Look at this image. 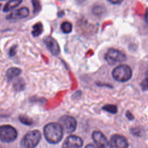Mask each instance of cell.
I'll return each mask as SVG.
<instances>
[{
    "label": "cell",
    "mask_w": 148,
    "mask_h": 148,
    "mask_svg": "<svg viewBox=\"0 0 148 148\" xmlns=\"http://www.w3.org/2000/svg\"><path fill=\"white\" fill-rule=\"evenodd\" d=\"M125 116H126V117H127V119L129 120H134V115L131 113V112H130V111H127V112H126V113H125Z\"/></svg>",
    "instance_id": "obj_22"
},
{
    "label": "cell",
    "mask_w": 148,
    "mask_h": 148,
    "mask_svg": "<svg viewBox=\"0 0 148 148\" xmlns=\"http://www.w3.org/2000/svg\"><path fill=\"white\" fill-rule=\"evenodd\" d=\"M43 134L46 140L49 143L57 144L62 140L64 131L59 123H50L45 126Z\"/></svg>",
    "instance_id": "obj_1"
},
{
    "label": "cell",
    "mask_w": 148,
    "mask_h": 148,
    "mask_svg": "<svg viewBox=\"0 0 148 148\" xmlns=\"http://www.w3.org/2000/svg\"><path fill=\"white\" fill-rule=\"evenodd\" d=\"M105 59L109 65H113L125 61L127 57L125 54L121 51L111 48L106 53Z\"/></svg>",
    "instance_id": "obj_5"
},
{
    "label": "cell",
    "mask_w": 148,
    "mask_h": 148,
    "mask_svg": "<svg viewBox=\"0 0 148 148\" xmlns=\"http://www.w3.org/2000/svg\"><path fill=\"white\" fill-rule=\"evenodd\" d=\"M92 12L96 16H101L106 12V9L102 5H96L93 7Z\"/></svg>",
    "instance_id": "obj_16"
},
{
    "label": "cell",
    "mask_w": 148,
    "mask_h": 148,
    "mask_svg": "<svg viewBox=\"0 0 148 148\" xmlns=\"http://www.w3.org/2000/svg\"><path fill=\"white\" fill-rule=\"evenodd\" d=\"M132 75L131 68L127 65L122 64L113 69L112 75L113 79L119 82H125L129 80Z\"/></svg>",
    "instance_id": "obj_3"
},
{
    "label": "cell",
    "mask_w": 148,
    "mask_h": 148,
    "mask_svg": "<svg viewBox=\"0 0 148 148\" xmlns=\"http://www.w3.org/2000/svg\"><path fill=\"white\" fill-rule=\"evenodd\" d=\"M32 5L33 6V12L34 13H39L42 9V6L39 0H31Z\"/></svg>",
    "instance_id": "obj_20"
},
{
    "label": "cell",
    "mask_w": 148,
    "mask_h": 148,
    "mask_svg": "<svg viewBox=\"0 0 148 148\" xmlns=\"http://www.w3.org/2000/svg\"><path fill=\"white\" fill-rule=\"evenodd\" d=\"M18 119L22 124L26 125H31L33 124V120L30 117L25 115H20Z\"/></svg>",
    "instance_id": "obj_19"
},
{
    "label": "cell",
    "mask_w": 148,
    "mask_h": 148,
    "mask_svg": "<svg viewBox=\"0 0 148 148\" xmlns=\"http://www.w3.org/2000/svg\"><path fill=\"white\" fill-rule=\"evenodd\" d=\"M43 25L41 23L39 22L33 25L32 31L31 33L34 37H37L43 32Z\"/></svg>",
    "instance_id": "obj_15"
},
{
    "label": "cell",
    "mask_w": 148,
    "mask_h": 148,
    "mask_svg": "<svg viewBox=\"0 0 148 148\" xmlns=\"http://www.w3.org/2000/svg\"><path fill=\"white\" fill-rule=\"evenodd\" d=\"M43 41L47 49L53 55L58 56L60 54V46L55 39L50 36H46L43 38Z\"/></svg>",
    "instance_id": "obj_7"
},
{
    "label": "cell",
    "mask_w": 148,
    "mask_h": 148,
    "mask_svg": "<svg viewBox=\"0 0 148 148\" xmlns=\"http://www.w3.org/2000/svg\"><path fill=\"white\" fill-rule=\"evenodd\" d=\"M96 147L95 146H94V145H92V144H90V145H87V146H86V147Z\"/></svg>",
    "instance_id": "obj_25"
},
{
    "label": "cell",
    "mask_w": 148,
    "mask_h": 148,
    "mask_svg": "<svg viewBox=\"0 0 148 148\" xmlns=\"http://www.w3.org/2000/svg\"><path fill=\"white\" fill-rule=\"evenodd\" d=\"M140 130H139V128H134V129H132L131 130V132L133 134V135H138V136H139V134H140Z\"/></svg>",
    "instance_id": "obj_23"
},
{
    "label": "cell",
    "mask_w": 148,
    "mask_h": 148,
    "mask_svg": "<svg viewBox=\"0 0 148 148\" xmlns=\"http://www.w3.org/2000/svg\"><path fill=\"white\" fill-rule=\"evenodd\" d=\"M108 2H109L110 3L114 4V5H118V4H120L123 0H106Z\"/></svg>",
    "instance_id": "obj_24"
},
{
    "label": "cell",
    "mask_w": 148,
    "mask_h": 148,
    "mask_svg": "<svg viewBox=\"0 0 148 148\" xmlns=\"http://www.w3.org/2000/svg\"><path fill=\"white\" fill-rule=\"evenodd\" d=\"M1 6H2V5L0 3V9H1Z\"/></svg>",
    "instance_id": "obj_26"
},
{
    "label": "cell",
    "mask_w": 148,
    "mask_h": 148,
    "mask_svg": "<svg viewBox=\"0 0 148 148\" xmlns=\"http://www.w3.org/2000/svg\"><path fill=\"white\" fill-rule=\"evenodd\" d=\"M29 14V11L28 8L27 7H22L19 8L13 12H11L10 14L6 16V19L8 20H17L26 18L28 16Z\"/></svg>",
    "instance_id": "obj_10"
},
{
    "label": "cell",
    "mask_w": 148,
    "mask_h": 148,
    "mask_svg": "<svg viewBox=\"0 0 148 148\" xmlns=\"http://www.w3.org/2000/svg\"><path fill=\"white\" fill-rule=\"evenodd\" d=\"M59 1H62V0H59Z\"/></svg>",
    "instance_id": "obj_28"
},
{
    "label": "cell",
    "mask_w": 148,
    "mask_h": 148,
    "mask_svg": "<svg viewBox=\"0 0 148 148\" xmlns=\"http://www.w3.org/2000/svg\"><path fill=\"white\" fill-rule=\"evenodd\" d=\"M102 109L112 114H116L117 112V107L112 104H107L103 106Z\"/></svg>",
    "instance_id": "obj_18"
},
{
    "label": "cell",
    "mask_w": 148,
    "mask_h": 148,
    "mask_svg": "<svg viewBox=\"0 0 148 148\" xmlns=\"http://www.w3.org/2000/svg\"><path fill=\"white\" fill-rule=\"evenodd\" d=\"M0 1H5V0H0Z\"/></svg>",
    "instance_id": "obj_27"
},
{
    "label": "cell",
    "mask_w": 148,
    "mask_h": 148,
    "mask_svg": "<svg viewBox=\"0 0 148 148\" xmlns=\"http://www.w3.org/2000/svg\"><path fill=\"white\" fill-rule=\"evenodd\" d=\"M16 50H17V46L14 45L12 46L8 51V54L10 57H13L16 54Z\"/></svg>",
    "instance_id": "obj_21"
},
{
    "label": "cell",
    "mask_w": 148,
    "mask_h": 148,
    "mask_svg": "<svg viewBox=\"0 0 148 148\" xmlns=\"http://www.w3.org/2000/svg\"><path fill=\"white\" fill-rule=\"evenodd\" d=\"M61 126L63 131L67 133L71 134L73 132L77 127V121L76 119L68 115H64L61 116L59 119V123Z\"/></svg>",
    "instance_id": "obj_6"
},
{
    "label": "cell",
    "mask_w": 148,
    "mask_h": 148,
    "mask_svg": "<svg viewBox=\"0 0 148 148\" xmlns=\"http://www.w3.org/2000/svg\"><path fill=\"white\" fill-rule=\"evenodd\" d=\"M22 1L23 0H10L3 6V12H8L13 10L15 8L19 6L21 3Z\"/></svg>",
    "instance_id": "obj_13"
},
{
    "label": "cell",
    "mask_w": 148,
    "mask_h": 148,
    "mask_svg": "<svg viewBox=\"0 0 148 148\" xmlns=\"http://www.w3.org/2000/svg\"><path fill=\"white\" fill-rule=\"evenodd\" d=\"M92 138L97 147H110L106 137L100 131H95L92 134Z\"/></svg>",
    "instance_id": "obj_8"
},
{
    "label": "cell",
    "mask_w": 148,
    "mask_h": 148,
    "mask_svg": "<svg viewBox=\"0 0 148 148\" xmlns=\"http://www.w3.org/2000/svg\"><path fill=\"white\" fill-rule=\"evenodd\" d=\"M61 29L64 34H69L72 30V25L68 21L63 22L61 25Z\"/></svg>",
    "instance_id": "obj_17"
},
{
    "label": "cell",
    "mask_w": 148,
    "mask_h": 148,
    "mask_svg": "<svg viewBox=\"0 0 148 148\" xmlns=\"http://www.w3.org/2000/svg\"><path fill=\"white\" fill-rule=\"evenodd\" d=\"M25 83L22 78H18L16 79L13 84V88L16 92H20L24 90Z\"/></svg>",
    "instance_id": "obj_14"
},
{
    "label": "cell",
    "mask_w": 148,
    "mask_h": 148,
    "mask_svg": "<svg viewBox=\"0 0 148 148\" xmlns=\"http://www.w3.org/2000/svg\"><path fill=\"white\" fill-rule=\"evenodd\" d=\"M41 140V133L38 130L27 132L22 138L20 146L23 148H33L36 147Z\"/></svg>",
    "instance_id": "obj_2"
},
{
    "label": "cell",
    "mask_w": 148,
    "mask_h": 148,
    "mask_svg": "<svg viewBox=\"0 0 148 148\" xmlns=\"http://www.w3.org/2000/svg\"><path fill=\"white\" fill-rule=\"evenodd\" d=\"M21 73V69L17 67H11L9 68L6 73V76L8 81L12 80L14 77L18 76Z\"/></svg>",
    "instance_id": "obj_12"
},
{
    "label": "cell",
    "mask_w": 148,
    "mask_h": 148,
    "mask_svg": "<svg viewBox=\"0 0 148 148\" xmlns=\"http://www.w3.org/2000/svg\"><path fill=\"white\" fill-rule=\"evenodd\" d=\"M82 138L76 135H69L65 140L62 147L65 148H78L83 146Z\"/></svg>",
    "instance_id": "obj_11"
},
{
    "label": "cell",
    "mask_w": 148,
    "mask_h": 148,
    "mask_svg": "<svg viewBox=\"0 0 148 148\" xmlns=\"http://www.w3.org/2000/svg\"><path fill=\"white\" fill-rule=\"evenodd\" d=\"M109 144L110 147L115 148H125L129 146L127 139L119 134H114L111 136Z\"/></svg>",
    "instance_id": "obj_9"
},
{
    "label": "cell",
    "mask_w": 148,
    "mask_h": 148,
    "mask_svg": "<svg viewBox=\"0 0 148 148\" xmlns=\"http://www.w3.org/2000/svg\"><path fill=\"white\" fill-rule=\"evenodd\" d=\"M17 131L10 125L0 126V141L3 143H11L17 138Z\"/></svg>",
    "instance_id": "obj_4"
}]
</instances>
